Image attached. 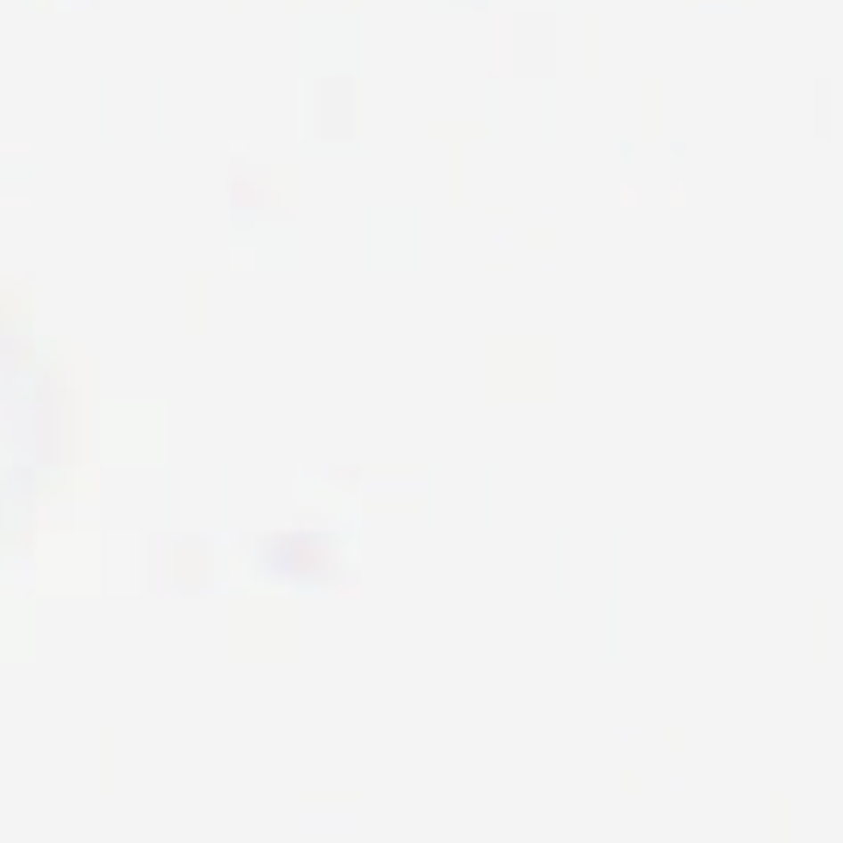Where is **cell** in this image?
I'll list each match as a JSON object with an SVG mask.
<instances>
[{
    "label": "cell",
    "mask_w": 843,
    "mask_h": 843,
    "mask_svg": "<svg viewBox=\"0 0 843 843\" xmlns=\"http://www.w3.org/2000/svg\"><path fill=\"white\" fill-rule=\"evenodd\" d=\"M0 387H4V363H0ZM4 481H9V473L0 470V506H4V494H9V486H4Z\"/></svg>",
    "instance_id": "1"
}]
</instances>
